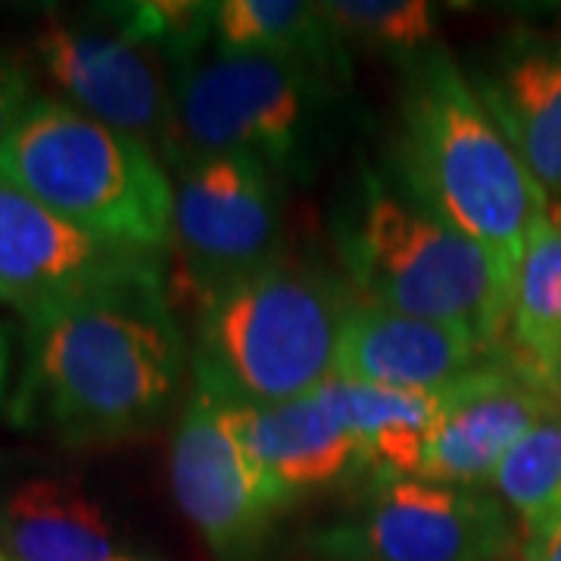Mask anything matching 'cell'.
I'll list each match as a JSON object with an SVG mask.
<instances>
[{
  "label": "cell",
  "mask_w": 561,
  "mask_h": 561,
  "mask_svg": "<svg viewBox=\"0 0 561 561\" xmlns=\"http://www.w3.org/2000/svg\"><path fill=\"white\" fill-rule=\"evenodd\" d=\"M10 419L66 446L144 434L169 412L184 375V337L162 262L32 316Z\"/></svg>",
  "instance_id": "obj_1"
},
{
  "label": "cell",
  "mask_w": 561,
  "mask_h": 561,
  "mask_svg": "<svg viewBox=\"0 0 561 561\" xmlns=\"http://www.w3.org/2000/svg\"><path fill=\"white\" fill-rule=\"evenodd\" d=\"M393 162L402 191L481 243L515 287L527 234L552 203L443 47L405 57Z\"/></svg>",
  "instance_id": "obj_2"
},
{
  "label": "cell",
  "mask_w": 561,
  "mask_h": 561,
  "mask_svg": "<svg viewBox=\"0 0 561 561\" xmlns=\"http://www.w3.org/2000/svg\"><path fill=\"white\" fill-rule=\"evenodd\" d=\"M341 256L359 300L471 331L502 353L515 287L481 243L437 219L402 187L365 172L341 219Z\"/></svg>",
  "instance_id": "obj_3"
},
{
  "label": "cell",
  "mask_w": 561,
  "mask_h": 561,
  "mask_svg": "<svg viewBox=\"0 0 561 561\" xmlns=\"http://www.w3.org/2000/svg\"><path fill=\"white\" fill-rule=\"evenodd\" d=\"M0 175L101 241L150 256L172 241L175 187L153 147L69 103L28 106L0 144Z\"/></svg>",
  "instance_id": "obj_4"
},
{
  "label": "cell",
  "mask_w": 561,
  "mask_h": 561,
  "mask_svg": "<svg viewBox=\"0 0 561 561\" xmlns=\"http://www.w3.org/2000/svg\"><path fill=\"white\" fill-rule=\"evenodd\" d=\"M346 300L328 280L272 260L197 306L194 378L243 402H287L334 375Z\"/></svg>",
  "instance_id": "obj_5"
},
{
  "label": "cell",
  "mask_w": 561,
  "mask_h": 561,
  "mask_svg": "<svg viewBox=\"0 0 561 561\" xmlns=\"http://www.w3.org/2000/svg\"><path fill=\"white\" fill-rule=\"evenodd\" d=\"M328 81L265 54H216L179 69L169 91L165 153L181 165L243 153L275 175L306 179L319 140Z\"/></svg>",
  "instance_id": "obj_6"
},
{
  "label": "cell",
  "mask_w": 561,
  "mask_h": 561,
  "mask_svg": "<svg viewBox=\"0 0 561 561\" xmlns=\"http://www.w3.org/2000/svg\"><path fill=\"white\" fill-rule=\"evenodd\" d=\"M278 175L243 153L179 165L172 241L179 297L194 309L221 284L278 260Z\"/></svg>",
  "instance_id": "obj_7"
},
{
  "label": "cell",
  "mask_w": 561,
  "mask_h": 561,
  "mask_svg": "<svg viewBox=\"0 0 561 561\" xmlns=\"http://www.w3.org/2000/svg\"><path fill=\"white\" fill-rule=\"evenodd\" d=\"M321 546L331 561H505L515 527L502 502L481 490L402 478L375 483Z\"/></svg>",
  "instance_id": "obj_8"
},
{
  "label": "cell",
  "mask_w": 561,
  "mask_h": 561,
  "mask_svg": "<svg viewBox=\"0 0 561 561\" xmlns=\"http://www.w3.org/2000/svg\"><path fill=\"white\" fill-rule=\"evenodd\" d=\"M172 490L187 522L221 561H256L290 500L221 415L219 397L194 383L172 440Z\"/></svg>",
  "instance_id": "obj_9"
},
{
  "label": "cell",
  "mask_w": 561,
  "mask_h": 561,
  "mask_svg": "<svg viewBox=\"0 0 561 561\" xmlns=\"http://www.w3.org/2000/svg\"><path fill=\"white\" fill-rule=\"evenodd\" d=\"M35 60L69 98V106L131 138L157 140L169 131V91L150 47L128 38L106 13H50L35 32Z\"/></svg>",
  "instance_id": "obj_10"
},
{
  "label": "cell",
  "mask_w": 561,
  "mask_h": 561,
  "mask_svg": "<svg viewBox=\"0 0 561 561\" xmlns=\"http://www.w3.org/2000/svg\"><path fill=\"white\" fill-rule=\"evenodd\" d=\"M160 262L101 241L0 175V302L25 319Z\"/></svg>",
  "instance_id": "obj_11"
},
{
  "label": "cell",
  "mask_w": 561,
  "mask_h": 561,
  "mask_svg": "<svg viewBox=\"0 0 561 561\" xmlns=\"http://www.w3.org/2000/svg\"><path fill=\"white\" fill-rule=\"evenodd\" d=\"M556 405L502 350L446 387L443 412L421 453L419 481L478 490Z\"/></svg>",
  "instance_id": "obj_12"
},
{
  "label": "cell",
  "mask_w": 561,
  "mask_h": 561,
  "mask_svg": "<svg viewBox=\"0 0 561 561\" xmlns=\"http://www.w3.org/2000/svg\"><path fill=\"white\" fill-rule=\"evenodd\" d=\"M483 343L459 324L419 319L378 302H346L334 375L393 390H446L478 368Z\"/></svg>",
  "instance_id": "obj_13"
},
{
  "label": "cell",
  "mask_w": 561,
  "mask_h": 561,
  "mask_svg": "<svg viewBox=\"0 0 561 561\" xmlns=\"http://www.w3.org/2000/svg\"><path fill=\"white\" fill-rule=\"evenodd\" d=\"M216 397L238 443L290 502L337 483L359 468L356 443L316 393L287 402H243L225 393Z\"/></svg>",
  "instance_id": "obj_14"
},
{
  "label": "cell",
  "mask_w": 561,
  "mask_h": 561,
  "mask_svg": "<svg viewBox=\"0 0 561 561\" xmlns=\"http://www.w3.org/2000/svg\"><path fill=\"white\" fill-rule=\"evenodd\" d=\"M474 91L549 203H561V41L515 38Z\"/></svg>",
  "instance_id": "obj_15"
},
{
  "label": "cell",
  "mask_w": 561,
  "mask_h": 561,
  "mask_svg": "<svg viewBox=\"0 0 561 561\" xmlns=\"http://www.w3.org/2000/svg\"><path fill=\"white\" fill-rule=\"evenodd\" d=\"M316 397L353 437L359 468H368L375 483H381L415 478L446 390H393L331 375Z\"/></svg>",
  "instance_id": "obj_16"
},
{
  "label": "cell",
  "mask_w": 561,
  "mask_h": 561,
  "mask_svg": "<svg viewBox=\"0 0 561 561\" xmlns=\"http://www.w3.org/2000/svg\"><path fill=\"white\" fill-rule=\"evenodd\" d=\"M3 561H116L113 530L101 505L76 483L38 478L0 505Z\"/></svg>",
  "instance_id": "obj_17"
},
{
  "label": "cell",
  "mask_w": 561,
  "mask_h": 561,
  "mask_svg": "<svg viewBox=\"0 0 561 561\" xmlns=\"http://www.w3.org/2000/svg\"><path fill=\"white\" fill-rule=\"evenodd\" d=\"M213 41L219 54H265L297 62L331 81L346 76V54L337 28L319 3L300 0H225L216 3Z\"/></svg>",
  "instance_id": "obj_18"
},
{
  "label": "cell",
  "mask_w": 561,
  "mask_h": 561,
  "mask_svg": "<svg viewBox=\"0 0 561 561\" xmlns=\"http://www.w3.org/2000/svg\"><path fill=\"white\" fill-rule=\"evenodd\" d=\"M518 368L561 359V209L549 206L527 234L505 346Z\"/></svg>",
  "instance_id": "obj_19"
},
{
  "label": "cell",
  "mask_w": 561,
  "mask_h": 561,
  "mask_svg": "<svg viewBox=\"0 0 561 561\" xmlns=\"http://www.w3.org/2000/svg\"><path fill=\"white\" fill-rule=\"evenodd\" d=\"M493 490L518 515L527 537L561 524V412L556 409L524 437L493 474Z\"/></svg>",
  "instance_id": "obj_20"
},
{
  "label": "cell",
  "mask_w": 561,
  "mask_h": 561,
  "mask_svg": "<svg viewBox=\"0 0 561 561\" xmlns=\"http://www.w3.org/2000/svg\"><path fill=\"white\" fill-rule=\"evenodd\" d=\"M319 7L341 38L362 41L402 57L431 47L437 32V10L424 0H331Z\"/></svg>",
  "instance_id": "obj_21"
},
{
  "label": "cell",
  "mask_w": 561,
  "mask_h": 561,
  "mask_svg": "<svg viewBox=\"0 0 561 561\" xmlns=\"http://www.w3.org/2000/svg\"><path fill=\"white\" fill-rule=\"evenodd\" d=\"M103 13L119 25L128 38L150 50H162L172 62L201 60V47L213 38L216 3L187 0H144V3H113Z\"/></svg>",
  "instance_id": "obj_22"
},
{
  "label": "cell",
  "mask_w": 561,
  "mask_h": 561,
  "mask_svg": "<svg viewBox=\"0 0 561 561\" xmlns=\"http://www.w3.org/2000/svg\"><path fill=\"white\" fill-rule=\"evenodd\" d=\"M35 101L38 98L32 94L28 66L16 60L13 54L0 50V144L20 125Z\"/></svg>",
  "instance_id": "obj_23"
},
{
  "label": "cell",
  "mask_w": 561,
  "mask_h": 561,
  "mask_svg": "<svg viewBox=\"0 0 561 561\" xmlns=\"http://www.w3.org/2000/svg\"><path fill=\"white\" fill-rule=\"evenodd\" d=\"M518 371H522L524 378L534 383L556 409H561V359L549 362V365H542V368H518Z\"/></svg>",
  "instance_id": "obj_24"
},
{
  "label": "cell",
  "mask_w": 561,
  "mask_h": 561,
  "mask_svg": "<svg viewBox=\"0 0 561 561\" xmlns=\"http://www.w3.org/2000/svg\"><path fill=\"white\" fill-rule=\"evenodd\" d=\"M524 559L527 561H561V524L537 534V537H527L524 546Z\"/></svg>",
  "instance_id": "obj_25"
},
{
  "label": "cell",
  "mask_w": 561,
  "mask_h": 561,
  "mask_svg": "<svg viewBox=\"0 0 561 561\" xmlns=\"http://www.w3.org/2000/svg\"><path fill=\"white\" fill-rule=\"evenodd\" d=\"M3 378H7V337L0 331V393H3Z\"/></svg>",
  "instance_id": "obj_26"
},
{
  "label": "cell",
  "mask_w": 561,
  "mask_h": 561,
  "mask_svg": "<svg viewBox=\"0 0 561 561\" xmlns=\"http://www.w3.org/2000/svg\"><path fill=\"white\" fill-rule=\"evenodd\" d=\"M116 561H135V559H116Z\"/></svg>",
  "instance_id": "obj_27"
},
{
  "label": "cell",
  "mask_w": 561,
  "mask_h": 561,
  "mask_svg": "<svg viewBox=\"0 0 561 561\" xmlns=\"http://www.w3.org/2000/svg\"><path fill=\"white\" fill-rule=\"evenodd\" d=\"M0 561H3V556H0Z\"/></svg>",
  "instance_id": "obj_28"
},
{
  "label": "cell",
  "mask_w": 561,
  "mask_h": 561,
  "mask_svg": "<svg viewBox=\"0 0 561 561\" xmlns=\"http://www.w3.org/2000/svg\"><path fill=\"white\" fill-rule=\"evenodd\" d=\"M559 412H561V409H559Z\"/></svg>",
  "instance_id": "obj_29"
}]
</instances>
